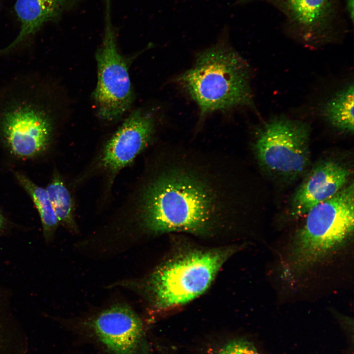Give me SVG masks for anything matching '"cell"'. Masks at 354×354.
Instances as JSON below:
<instances>
[{
    "instance_id": "cell-1",
    "label": "cell",
    "mask_w": 354,
    "mask_h": 354,
    "mask_svg": "<svg viewBox=\"0 0 354 354\" xmlns=\"http://www.w3.org/2000/svg\"><path fill=\"white\" fill-rule=\"evenodd\" d=\"M210 161L189 152L156 156L119 208L121 216L154 234L208 231L236 208L232 172Z\"/></svg>"
},
{
    "instance_id": "cell-2",
    "label": "cell",
    "mask_w": 354,
    "mask_h": 354,
    "mask_svg": "<svg viewBox=\"0 0 354 354\" xmlns=\"http://www.w3.org/2000/svg\"><path fill=\"white\" fill-rule=\"evenodd\" d=\"M251 81L248 63L221 44L200 53L193 66L176 78L198 105L200 120L216 111L254 108Z\"/></svg>"
},
{
    "instance_id": "cell-3",
    "label": "cell",
    "mask_w": 354,
    "mask_h": 354,
    "mask_svg": "<svg viewBox=\"0 0 354 354\" xmlns=\"http://www.w3.org/2000/svg\"><path fill=\"white\" fill-rule=\"evenodd\" d=\"M354 206L352 182L312 207L291 242L285 268L291 271L306 269L341 249L353 234Z\"/></svg>"
},
{
    "instance_id": "cell-4",
    "label": "cell",
    "mask_w": 354,
    "mask_h": 354,
    "mask_svg": "<svg viewBox=\"0 0 354 354\" xmlns=\"http://www.w3.org/2000/svg\"><path fill=\"white\" fill-rule=\"evenodd\" d=\"M232 252L229 249L188 252L162 264L145 279L122 284L144 295L157 310L180 305L206 290Z\"/></svg>"
},
{
    "instance_id": "cell-5",
    "label": "cell",
    "mask_w": 354,
    "mask_h": 354,
    "mask_svg": "<svg viewBox=\"0 0 354 354\" xmlns=\"http://www.w3.org/2000/svg\"><path fill=\"white\" fill-rule=\"evenodd\" d=\"M310 125L304 121L275 116L258 129L254 144L260 166L271 175L293 179L309 163Z\"/></svg>"
},
{
    "instance_id": "cell-6",
    "label": "cell",
    "mask_w": 354,
    "mask_h": 354,
    "mask_svg": "<svg viewBox=\"0 0 354 354\" xmlns=\"http://www.w3.org/2000/svg\"><path fill=\"white\" fill-rule=\"evenodd\" d=\"M105 6L104 33L96 54L97 82L93 95L98 117L114 121L130 108L134 94L126 59L119 54L117 46L111 19V0H105Z\"/></svg>"
},
{
    "instance_id": "cell-7",
    "label": "cell",
    "mask_w": 354,
    "mask_h": 354,
    "mask_svg": "<svg viewBox=\"0 0 354 354\" xmlns=\"http://www.w3.org/2000/svg\"><path fill=\"white\" fill-rule=\"evenodd\" d=\"M155 130L152 114L134 111L103 145L88 170L106 177V185L111 187L120 171L149 146Z\"/></svg>"
},
{
    "instance_id": "cell-8",
    "label": "cell",
    "mask_w": 354,
    "mask_h": 354,
    "mask_svg": "<svg viewBox=\"0 0 354 354\" xmlns=\"http://www.w3.org/2000/svg\"><path fill=\"white\" fill-rule=\"evenodd\" d=\"M7 106L1 114L0 127L11 152L22 158L44 152L53 131L49 112L42 105L31 100L14 101Z\"/></svg>"
},
{
    "instance_id": "cell-9",
    "label": "cell",
    "mask_w": 354,
    "mask_h": 354,
    "mask_svg": "<svg viewBox=\"0 0 354 354\" xmlns=\"http://www.w3.org/2000/svg\"><path fill=\"white\" fill-rule=\"evenodd\" d=\"M91 326L100 342L114 354H138L145 346L143 323L126 305L117 304L103 311Z\"/></svg>"
},
{
    "instance_id": "cell-10",
    "label": "cell",
    "mask_w": 354,
    "mask_h": 354,
    "mask_svg": "<svg viewBox=\"0 0 354 354\" xmlns=\"http://www.w3.org/2000/svg\"><path fill=\"white\" fill-rule=\"evenodd\" d=\"M350 174L346 166L337 161L319 162L295 193L291 203L292 215H305L313 206L332 197L347 185Z\"/></svg>"
},
{
    "instance_id": "cell-11",
    "label": "cell",
    "mask_w": 354,
    "mask_h": 354,
    "mask_svg": "<svg viewBox=\"0 0 354 354\" xmlns=\"http://www.w3.org/2000/svg\"><path fill=\"white\" fill-rule=\"evenodd\" d=\"M284 0L304 45L317 48L331 41L326 25L331 0Z\"/></svg>"
},
{
    "instance_id": "cell-12",
    "label": "cell",
    "mask_w": 354,
    "mask_h": 354,
    "mask_svg": "<svg viewBox=\"0 0 354 354\" xmlns=\"http://www.w3.org/2000/svg\"><path fill=\"white\" fill-rule=\"evenodd\" d=\"M78 2V0H17L14 8L21 23L20 30L8 46L0 50V56L11 52L44 24L58 19Z\"/></svg>"
},
{
    "instance_id": "cell-13",
    "label": "cell",
    "mask_w": 354,
    "mask_h": 354,
    "mask_svg": "<svg viewBox=\"0 0 354 354\" xmlns=\"http://www.w3.org/2000/svg\"><path fill=\"white\" fill-rule=\"evenodd\" d=\"M353 81L334 91L319 106L322 118L337 131L353 134L354 130Z\"/></svg>"
},
{
    "instance_id": "cell-14",
    "label": "cell",
    "mask_w": 354,
    "mask_h": 354,
    "mask_svg": "<svg viewBox=\"0 0 354 354\" xmlns=\"http://www.w3.org/2000/svg\"><path fill=\"white\" fill-rule=\"evenodd\" d=\"M46 190L59 222L71 231L78 232L72 197L57 171L54 173Z\"/></svg>"
},
{
    "instance_id": "cell-15",
    "label": "cell",
    "mask_w": 354,
    "mask_h": 354,
    "mask_svg": "<svg viewBox=\"0 0 354 354\" xmlns=\"http://www.w3.org/2000/svg\"><path fill=\"white\" fill-rule=\"evenodd\" d=\"M16 177L31 198L39 212L44 237L51 240L59 224L45 189L38 186L25 175L17 173Z\"/></svg>"
},
{
    "instance_id": "cell-16",
    "label": "cell",
    "mask_w": 354,
    "mask_h": 354,
    "mask_svg": "<svg viewBox=\"0 0 354 354\" xmlns=\"http://www.w3.org/2000/svg\"><path fill=\"white\" fill-rule=\"evenodd\" d=\"M214 354H261L254 344L243 338L226 341L219 347Z\"/></svg>"
},
{
    "instance_id": "cell-17",
    "label": "cell",
    "mask_w": 354,
    "mask_h": 354,
    "mask_svg": "<svg viewBox=\"0 0 354 354\" xmlns=\"http://www.w3.org/2000/svg\"><path fill=\"white\" fill-rule=\"evenodd\" d=\"M4 222V219L3 215L0 212V231L3 228Z\"/></svg>"
}]
</instances>
